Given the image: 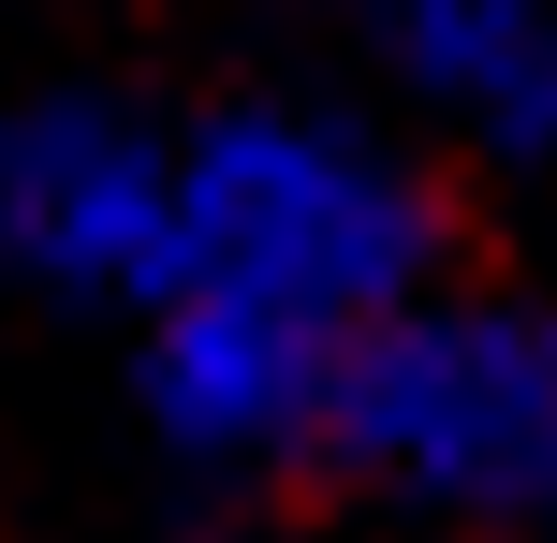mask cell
I'll return each mask as SVG.
<instances>
[{"instance_id":"1","label":"cell","mask_w":557,"mask_h":543,"mask_svg":"<svg viewBox=\"0 0 557 543\" xmlns=\"http://www.w3.org/2000/svg\"><path fill=\"white\" fill-rule=\"evenodd\" d=\"M441 280V192L367 103L323 88H235L176 118V280L162 294H235L308 338H367L382 309Z\"/></svg>"},{"instance_id":"2","label":"cell","mask_w":557,"mask_h":543,"mask_svg":"<svg viewBox=\"0 0 557 543\" xmlns=\"http://www.w3.org/2000/svg\"><path fill=\"white\" fill-rule=\"evenodd\" d=\"M323 470L425 529H499L557 543V309L529 294H455L425 280L337 353Z\"/></svg>"},{"instance_id":"3","label":"cell","mask_w":557,"mask_h":543,"mask_svg":"<svg viewBox=\"0 0 557 543\" xmlns=\"http://www.w3.org/2000/svg\"><path fill=\"white\" fill-rule=\"evenodd\" d=\"M0 280L45 309L147 323L176 280V118L133 88L0 103Z\"/></svg>"},{"instance_id":"4","label":"cell","mask_w":557,"mask_h":543,"mask_svg":"<svg viewBox=\"0 0 557 543\" xmlns=\"http://www.w3.org/2000/svg\"><path fill=\"white\" fill-rule=\"evenodd\" d=\"M337 353L352 338H308V323L235 309V294H162L133 323V411L191 485H278L323 456Z\"/></svg>"},{"instance_id":"5","label":"cell","mask_w":557,"mask_h":543,"mask_svg":"<svg viewBox=\"0 0 557 543\" xmlns=\"http://www.w3.org/2000/svg\"><path fill=\"white\" fill-rule=\"evenodd\" d=\"M352 59L425 133L557 162V0H352Z\"/></svg>"}]
</instances>
